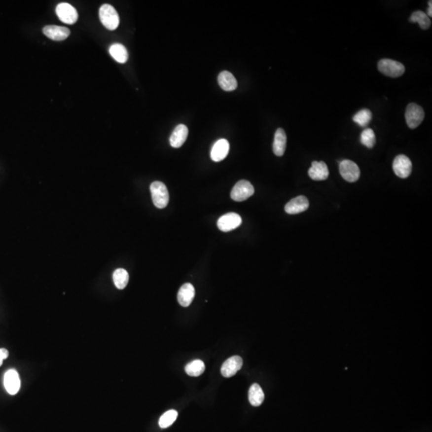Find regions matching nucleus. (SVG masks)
<instances>
[{"label": "nucleus", "mask_w": 432, "mask_h": 432, "mask_svg": "<svg viewBox=\"0 0 432 432\" xmlns=\"http://www.w3.org/2000/svg\"><path fill=\"white\" fill-rule=\"evenodd\" d=\"M113 281L118 289L123 290L128 284L129 275L125 269L119 268V269L115 270L113 273Z\"/></svg>", "instance_id": "5701e85b"}, {"label": "nucleus", "mask_w": 432, "mask_h": 432, "mask_svg": "<svg viewBox=\"0 0 432 432\" xmlns=\"http://www.w3.org/2000/svg\"><path fill=\"white\" fill-rule=\"evenodd\" d=\"M339 172L346 181L355 182L360 179V170L355 162L344 159L339 163Z\"/></svg>", "instance_id": "423d86ee"}, {"label": "nucleus", "mask_w": 432, "mask_h": 432, "mask_svg": "<svg viewBox=\"0 0 432 432\" xmlns=\"http://www.w3.org/2000/svg\"><path fill=\"white\" fill-rule=\"evenodd\" d=\"M205 371V364L202 360H194L185 366V371L190 376L197 377Z\"/></svg>", "instance_id": "b1692460"}, {"label": "nucleus", "mask_w": 432, "mask_h": 432, "mask_svg": "<svg viewBox=\"0 0 432 432\" xmlns=\"http://www.w3.org/2000/svg\"><path fill=\"white\" fill-rule=\"evenodd\" d=\"M308 208H309L308 199L303 195H299L288 202L285 206V212L289 215L299 214L301 212L307 211Z\"/></svg>", "instance_id": "f8f14e48"}, {"label": "nucleus", "mask_w": 432, "mask_h": 432, "mask_svg": "<svg viewBox=\"0 0 432 432\" xmlns=\"http://www.w3.org/2000/svg\"><path fill=\"white\" fill-rule=\"evenodd\" d=\"M218 82L221 88L224 91H232L237 88L238 83L236 78L231 72L227 71L222 72L218 74Z\"/></svg>", "instance_id": "6ab92c4d"}, {"label": "nucleus", "mask_w": 432, "mask_h": 432, "mask_svg": "<svg viewBox=\"0 0 432 432\" xmlns=\"http://www.w3.org/2000/svg\"><path fill=\"white\" fill-rule=\"evenodd\" d=\"M287 146V136L283 128H278L275 134L273 143V151L275 155L280 157L284 155Z\"/></svg>", "instance_id": "a211bd4d"}, {"label": "nucleus", "mask_w": 432, "mask_h": 432, "mask_svg": "<svg viewBox=\"0 0 432 432\" xmlns=\"http://www.w3.org/2000/svg\"><path fill=\"white\" fill-rule=\"evenodd\" d=\"M195 288L191 284H185L180 288L179 290L177 299L180 305L182 307H188L192 303L195 297Z\"/></svg>", "instance_id": "dca6fc26"}, {"label": "nucleus", "mask_w": 432, "mask_h": 432, "mask_svg": "<svg viewBox=\"0 0 432 432\" xmlns=\"http://www.w3.org/2000/svg\"><path fill=\"white\" fill-rule=\"evenodd\" d=\"M4 388L8 394L15 396L19 392L21 386V381L19 378V373L15 369L8 370L5 373L3 377Z\"/></svg>", "instance_id": "1a4fd4ad"}, {"label": "nucleus", "mask_w": 432, "mask_h": 432, "mask_svg": "<svg viewBox=\"0 0 432 432\" xmlns=\"http://www.w3.org/2000/svg\"><path fill=\"white\" fill-rule=\"evenodd\" d=\"M188 136V128L183 124H180L175 128L170 137V144L175 148H179L184 144Z\"/></svg>", "instance_id": "f3484780"}, {"label": "nucleus", "mask_w": 432, "mask_h": 432, "mask_svg": "<svg viewBox=\"0 0 432 432\" xmlns=\"http://www.w3.org/2000/svg\"><path fill=\"white\" fill-rule=\"evenodd\" d=\"M9 352L5 348H0V366H2L3 360L8 358Z\"/></svg>", "instance_id": "cd10ccee"}, {"label": "nucleus", "mask_w": 432, "mask_h": 432, "mask_svg": "<svg viewBox=\"0 0 432 432\" xmlns=\"http://www.w3.org/2000/svg\"><path fill=\"white\" fill-rule=\"evenodd\" d=\"M100 21L103 25L110 31H114L119 25V16L116 10L111 5H102L99 11Z\"/></svg>", "instance_id": "f257e3e1"}, {"label": "nucleus", "mask_w": 432, "mask_h": 432, "mask_svg": "<svg viewBox=\"0 0 432 432\" xmlns=\"http://www.w3.org/2000/svg\"><path fill=\"white\" fill-rule=\"evenodd\" d=\"M42 32L47 38L52 40L63 41L70 36V30L65 27L56 25L46 26L42 29Z\"/></svg>", "instance_id": "ddd939ff"}, {"label": "nucleus", "mask_w": 432, "mask_h": 432, "mask_svg": "<svg viewBox=\"0 0 432 432\" xmlns=\"http://www.w3.org/2000/svg\"><path fill=\"white\" fill-rule=\"evenodd\" d=\"M409 20L411 23H418L423 30H427L432 25L430 18L428 17L426 13L422 11H416L412 13Z\"/></svg>", "instance_id": "4be33fe9"}, {"label": "nucleus", "mask_w": 432, "mask_h": 432, "mask_svg": "<svg viewBox=\"0 0 432 432\" xmlns=\"http://www.w3.org/2000/svg\"><path fill=\"white\" fill-rule=\"evenodd\" d=\"M109 52L111 57L119 64H125L128 59V52L127 49L121 43H114L109 48Z\"/></svg>", "instance_id": "412c9836"}, {"label": "nucleus", "mask_w": 432, "mask_h": 432, "mask_svg": "<svg viewBox=\"0 0 432 432\" xmlns=\"http://www.w3.org/2000/svg\"><path fill=\"white\" fill-rule=\"evenodd\" d=\"M378 69L382 74L392 78H398L404 74L405 67L403 64L396 60L383 59L378 63Z\"/></svg>", "instance_id": "7ed1b4c3"}, {"label": "nucleus", "mask_w": 432, "mask_h": 432, "mask_svg": "<svg viewBox=\"0 0 432 432\" xmlns=\"http://www.w3.org/2000/svg\"><path fill=\"white\" fill-rule=\"evenodd\" d=\"M375 132L371 128H366L361 133L360 142L367 148H372L375 146Z\"/></svg>", "instance_id": "a878e982"}, {"label": "nucleus", "mask_w": 432, "mask_h": 432, "mask_svg": "<svg viewBox=\"0 0 432 432\" xmlns=\"http://www.w3.org/2000/svg\"><path fill=\"white\" fill-rule=\"evenodd\" d=\"M372 119V114L369 109H362L353 116V121L360 127H366Z\"/></svg>", "instance_id": "393cba45"}, {"label": "nucleus", "mask_w": 432, "mask_h": 432, "mask_svg": "<svg viewBox=\"0 0 432 432\" xmlns=\"http://www.w3.org/2000/svg\"><path fill=\"white\" fill-rule=\"evenodd\" d=\"M405 119L407 122V126L411 129H415L421 124L424 119V110L418 104H408L406 113H405Z\"/></svg>", "instance_id": "20e7f679"}, {"label": "nucleus", "mask_w": 432, "mask_h": 432, "mask_svg": "<svg viewBox=\"0 0 432 432\" xmlns=\"http://www.w3.org/2000/svg\"><path fill=\"white\" fill-rule=\"evenodd\" d=\"M254 193V186L247 180H240L231 190V199L236 202H242L250 198Z\"/></svg>", "instance_id": "39448f33"}, {"label": "nucleus", "mask_w": 432, "mask_h": 432, "mask_svg": "<svg viewBox=\"0 0 432 432\" xmlns=\"http://www.w3.org/2000/svg\"><path fill=\"white\" fill-rule=\"evenodd\" d=\"M150 190L155 207L159 209L166 208L169 203V193L166 185L159 181H155L150 184Z\"/></svg>", "instance_id": "f03ea898"}, {"label": "nucleus", "mask_w": 432, "mask_h": 432, "mask_svg": "<svg viewBox=\"0 0 432 432\" xmlns=\"http://www.w3.org/2000/svg\"><path fill=\"white\" fill-rule=\"evenodd\" d=\"M242 223V218L240 215L236 213H228L221 216L217 222V226L220 231L223 232L232 231L240 227Z\"/></svg>", "instance_id": "9d476101"}, {"label": "nucleus", "mask_w": 432, "mask_h": 432, "mask_svg": "<svg viewBox=\"0 0 432 432\" xmlns=\"http://www.w3.org/2000/svg\"><path fill=\"white\" fill-rule=\"evenodd\" d=\"M243 366V360L240 356H232L227 359L221 366V374L225 378L232 377Z\"/></svg>", "instance_id": "9b49d317"}, {"label": "nucleus", "mask_w": 432, "mask_h": 432, "mask_svg": "<svg viewBox=\"0 0 432 432\" xmlns=\"http://www.w3.org/2000/svg\"><path fill=\"white\" fill-rule=\"evenodd\" d=\"M177 417H178V412L176 410H170L167 411L159 419V427L161 428H168L174 424Z\"/></svg>", "instance_id": "bb28decb"}, {"label": "nucleus", "mask_w": 432, "mask_h": 432, "mask_svg": "<svg viewBox=\"0 0 432 432\" xmlns=\"http://www.w3.org/2000/svg\"><path fill=\"white\" fill-rule=\"evenodd\" d=\"M248 398L251 404L254 407H258L263 403L264 400V393L260 386L258 384H252L248 392Z\"/></svg>", "instance_id": "aec40b11"}, {"label": "nucleus", "mask_w": 432, "mask_h": 432, "mask_svg": "<svg viewBox=\"0 0 432 432\" xmlns=\"http://www.w3.org/2000/svg\"><path fill=\"white\" fill-rule=\"evenodd\" d=\"M310 178L316 181H322L328 178L329 171L326 163L323 161H313L308 170Z\"/></svg>", "instance_id": "2eb2a0df"}, {"label": "nucleus", "mask_w": 432, "mask_h": 432, "mask_svg": "<svg viewBox=\"0 0 432 432\" xmlns=\"http://www.w3.org/2000/svg\"><path fill=\"white\" fill-rule=\"evenodd\" d=\"M393 171L395 174L401 179H406L410 176L412 171V163L408 157L399 155L395 158L393 161Z\"/></svg>", "instance_id": "6e6552de"}, {"label": "nucleus", "mask_w": 432, "mask_h": 432, "mask_svg": "<svg viewBox=\"0 0 432 432\" xmlns=\"http://www.w3.org/2000/svg\"><path fill=\"white\" fill-rule=\"evenodd\" d=\"M428 4H429V7H428V17H432V1H429V2H428Z\"/></svg>", "instance_id": "c85d7f7f"}, {"label": "nucleus", "mask_w": 432, "mask_h": 432, "mask_svg": "<svg viewBox=\"0 0 432 432\" xmlns=\"http://www.w3.org/2000/svg\"><path fill=\"white\" fill-rule=\"evenodd\" d=\"M230 150V144L225 139L218 140L212 146L211 158L214 162H220L227 157Z\"/></svg>", "instance_id": "4468645a"}, {"label": "nucleus", "mask_w": 432, "mask_h": 432, "mask_svg": "<svg viewBox=\"0 0 432 432\" xmlns=\"http://www.w3.org/2000/svg\"><path fill=\"white\" fill-rule=\"evenodd\" d=\"M56 14L63 23L74 24L78 19V12L74 6L68 2H61L56 6Z\"/></svg>", "instance_id": "0eeeda50"}]
</instances>
